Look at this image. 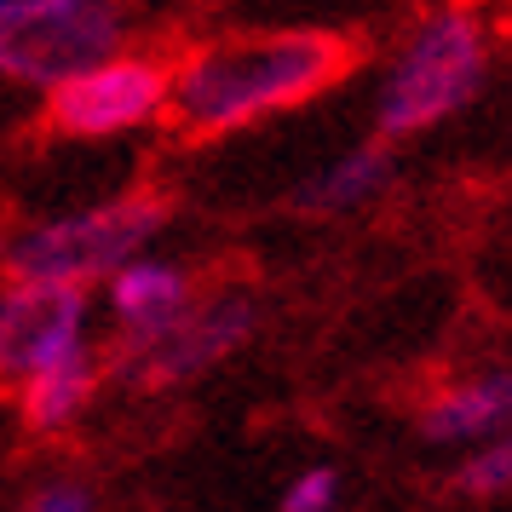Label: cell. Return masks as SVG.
Wrapping results in <instances>:
<instances>
[{"instance_id": "8fae6325", "label": "cell", "mask_w": 512, "mask_h": 512, "mask_svg": "<svg viewBox=\"0 0 512 512\" xmlns=\"http://www.w3.org/2000/svg\"><path fill=\"white\" fill-rule=\"evenodd\" d=\"M98 380H104V357H98L93 346L64 357V363H52V369H41L35 380H24V397H18L24 426L29 432H58V426H70V420L93 403Z\"/></svg>"}, {"instance_id": "4fadbf2b", "label": "cell", "mask_w": 512, "mask_h": 512, "mask_svg": "<svg viewBox=\"0 0 512 512\" xmlns=\"http://www.w3.org/2000/svg\"><path fill=\"white\" fill-rule=\"evenodd\" d=\"M340 507V472L334 466H305L294 484L282 489V512H334Z\"/></svg>"}, {"instance_id": "5b68a950", "label": "cell", "mask_w": 512, "mask_h": 512, "mask_svg": "<svg viewBox=\"0 0 512 512\" xmlns=\"http://www.w3.org/2000/svg\"><path fill=\"white\" fill-rule=\"evenodd\" d=\"M167 98H173V64L156 52L121 47L116 58L58 81L47 93V121L64 139H121L162 121Z\"/></svg>"}, {"instance_id": "30bf717a", "label": "cell", "mask_w": 512, "mask_h": 512, "mask_svg": "<svg viewBox=\"0 0 512 512\" xmlns=\"http://www.w3.org/2000/svg\"><path fill=\"white\" fill-rule=\"evenodd\" d=\"M392 185V144H357V150H346L340 162H328L317 179H305L300 190H294V208L300 213H351L363 208V202H374L380 190Z\"/></svg>"}, {"instance_id": "3957f363", "label": "cell", "mask_w": 512, "mask_h": 512, "mask_svg": "<svg viewBox=\"0 0 512 512\" xmlns=\"http://www.w3.org/2000/svg\"><path fill=\"white\" fill-rule=\"evenodd\" d=\"M173 219V202L156 190H127L116 202L64 213V219H41L6 242V277L12 282H93L116 277L127 259H139L156 231Z\"/></svg>"}, {"instance_id": "8992f818", "label": "cell", "mask_w": 512, "mask_h": 512, "mask_svg": "<svg viewBox=\"0 0 512 512\" xmlns=\"http://www.w3.org/2000/svg\"><path fill=\"white\" fill-rule=\"evenodd\" d=\"M254 328H259L254 294L225 288V294L196 300L185 317L167 328V334H156L150 346L116 357V369L127 374L133 386H150V392H162V386H185V380L219 369L231 351L248 346V340H254Z\"/></svg>"}, {"instance_id": "5bb4252c", "label": "cell", "mask_w": 512, "mask_h": 512, "mask_svg": "<svg viewBox=\"0 0 512 512\" xmlns=\"http://www.w3.org/2000/svg\"><path fill=\"white\" fill-rule=\"evenodd\" d=\"M24 512H93V489H87V484H70V478H58V484H41V489H35Z\"/></svg>"}, {"instance_id": "7c38bea8", "label": "cell", "mask_w": 512, "mask_h": 512, "mask_svg": "<svg viewBox=\"0 0 512 512\" xmlns=\"http://www.w3.org/2000/svg\"><path fill=\"white\" fill-rule=\"evenodd\" d=\"M455 495H466V501L512 495V426L507 432H495L489 443H478V449L455 466Z\"/></svg>"}, {"instance_id": "277c9868", "label": "cell", "mask_w": 512, "mask_h": 512, "mask_svg": "<svg viewBox=\"0 0 512 512\" xmlns=\"http://www.w3.org/2000/svg\"><path fill=\"white\" fill-rule=\"evenodd\" d=\"M127 47L116 0H0V81L52 93Z\"/></svg>"}, {"instance_id": "9c48e42d", "label": "cell", "mask_w": 512, "mask_h": 512, "mask_svg": "<svg viewBox=\"0 0 512 512\" xmlns=\"http://www.w3.org/2000/svg\"><path fill=\"white\" fill-rule=\"evenodd\" d=\"M507 426H512V369H484L472 380H455L420 409V438L426 443H489Z\"/></svg>"}, {"instance_id": "7a4b0ae2", "label": "cell", "mask_w": 512, "mask_h": 512, "mask_svg": "<svg viewBox=\"0 0 512 512\" xmlns=\"http://www.w3.org/2000/svg\"><path fill=\"white\" fill-rule=\"evenodd\" d=\"M484 75H489V41L484 24L472 12H426L409 41L397 47L392 70L380 81V98H374V139L397 144V139H415L438 121L461 116L472 98L484 93Z\"/></svg>"}, {"instance_id": "6da1fadb", "label": "cell", "mask_w": 512, "mask_h": 512, "mask_svg": "<svg viewBox=\"0 0 512 512\" xmlns=\"http://www.w3.org/2000/svg\"><path fill=\"white\" fill-rule=\"evenodd\" d=\"M363 64V41L340 29H254L219 35L173 64L167 121L185 139H225L236 127L311 104Z\"/></svg>"}, {"instance_id": "52a82bcc", "label": "cell", "mask_w": 512, "mask_h": 512, "mask_svg": "<svg viewBox=\"0 0 512 512\" xmlns=\"http://www.w3.org/2000/svg\"><path fill=\"white\" fill-rule=\"evenodd\" d=\"M87 288L75 282H6L0 288V380L24 386L41 369L87 351Z\"/></svg>"}, {"instance_id": "ba28073f", "label": "cell", "mask_w": 512, "mask_h": 512, "mask_svg": "<svg viewBox=\"0 0 512 512\" xmlns=\"http://www.w3.org/2000/svg\"><path fill=\"white\" fill-rule=\"evenodd\" d=\"M190 305H196V288H190V271L185 265H173V259H127L116 277H110V317H116V357L127 351L150 346L156 334L185 317Z\"/></svg>"}]
</instances>
